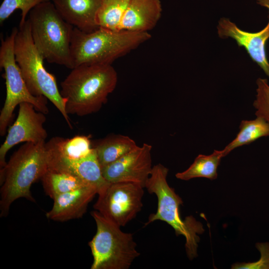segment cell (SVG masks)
<instances>
[{"mask_svg": "<svg viewBox=\"0 0 269 269\" xmlns=\"http://www.w3.org/2000/svg\"><path fill=\"white\" fill-rule=\"evenodd\" d=\"M50 0H3L0 6V24L2 25L16 9L21 10L19 26L25 22L30 11L37 4Z\"/></svg>", "mask_w": 269, "mask_h": 269, "instance_id": "cell-22", "label": "cell"}, {"mask_svg": "<svg viewBox=\"0 0 269 269\" xmlns=\"http://www.w3.org/2000/svg\"><path fill=\"white\" fill-rule=\"evenodd\" d=\"M143 188L134 182H110L98 193L93 207L108 220L125 226L141 210Z\"/></svg>", "mask_w": 269, "mask_h": 269, "instance_id": "cell-9", "label": "cell"}, {"mask_svg": "<svg viewBox=\"0 0 269 269\" xmlns=\"http://www.w3.org/2000/svg\"><path fill=\"white\" fill-rule=\"evenodd\" d=\"M239 128L236 137L222 150L224 156L238 147L250 144L261 137L269 136V124L260 117L242 121Z\"/></svg>", "mask_w": 269, "mask_h": 269, "instance_id": "cell-20", "label": "cell"}, {"mask_svg": "<svg viewBox=\"0 0 269 269\" xmlns=\"http://www.w3.org/2000/svg\"><path fill=\"white\" fill-rule=\"evenodd\" d=\"M162 11L161 0H130L120 30L148 32L158 23Z\"/></svg>", "mask_w": 269, "mask_h": 269, "instance_id": "cell-16", "label": "cell"}, {"mask_svg": "<svg viewBox=\"0 0 269 269\" xmlns=\"http://www.w3.org/2000/svg\"><path fill=\"white\" fill-rule=\"evenodd\" d=\"M98 190L85 186L55 196L52 209L46 216L50 220L64 222L81 218Z\"/></svg>", "mask_w": 269, "mask_h": 269, "instance_id": "cell-14", "label": "cell"}, {"mask_svg": "<svg viewBox=\"0 0 269 269\" xmlns=\"http://www.w3.org/2000/svg\"><path fill=\"white\" fill-rule=\"evenodd\" d=\"M48 156L49 168L67 172L79 177L88 185L96 188L98 193L110 183L103 175L94 147L88 154L78 159Z\"/></svg>", "mask_w": 269, "mask_h": 269, "instance_id": "cell-13", "label": "cell"}, {"mask_svg": "<svg viewBox=\"0 0 269 269\" xmlns=\"http://www.w3.org/2000/svg\"><path fill=\"white\" fill-rule=\"evenodd\" d=\"M256 247L261 257L259 260L252 263H236L232 266L234 269H269V243H258Z\"/></svg>", "mask_w": 269, "mask_h": 269, "instance_id": "cell-24", "label": "cell"}, {"mask_svg": "<svg viewBox=\"0 0 269 269\" xmlns=\"http://www.w3.org/2000/svg\"><path fill=\"white\" fill-rule=\"evenodd\" d=\"M151 37L149 32L103 27L86 32L74 27L70 45L72 69L82 64L112 65Z\"/></svg>", "mask_w": 269, "mask_h": 269, "instance_id": "cell-2", "label": "cell"}, {"mask_svg": "<svg viewBox=\"0 0 269 269\" xmlns=\"http://www.w3.org/2000/svg\"><path fill=\"white\" fill-rule=\"evenodd\" d=\"M102 0H51L69 23L79 30L91 32L100 27L97 15Z\"/></svg>", "mask_w": 269, "mask_h": 269, "instance_id": "cell-15", "label": "cell"}, {"mask_svg": "<svg viewBox=\"0 0 269 269\" xmlns=\"http://www.w3.org/2000/svg\"><path fill=\"white\" fill-rule=\"evenodd\" d=\"M257 1L260 5L267 7L269 11V0H257Z\"/></svg>", "mask_w": 269, "mask_h": 269, "instance_id": "cell-25", "label": "cell"}, {"mask_svg": "<svg viewBox=\"0 0 269 269\" xmlns=\"http://www.w3.org/2000/svg\"><path fill=\"white\" fill-rule=\"evenodd\" d=\"M44 113L37 111L31 104H19L17 118L9 127L6 137L0 147V168L5 166V156L14 145L21 142H46L47 133L44 128L46 118Z\"/></svg>", "mask_w": 269, "mask_h": 269, "instance_id": "cell-10", "label": "cell"}, {"mask_svg": "<svg viewBox=\"0 0 269 269\" xmlns=\"http://www.w3.org/2000/svg\"><path fill=\"white\" fill-rule=\"evenodd\" d=\"M117 82V73L110 64H82L72 69L60 84L67 114L82 117L98 112Z\"/></svg>", "mask_w": 269, "mask_h": 269, "instance_id": "cell-1", "label": "cell"}, {"mask_svg": "<svg viewBox=\"0 0 269 269\" xmlns=\"http://www.w3.org/2000/svg\"><path fill=\"white\" fill-rule=\"evenodd\" d=\"M152 146L144 143L112 163L102 168L104 177L109 182H130L145 188L152 167Z\"/></svg>", "mask_w": 269, "mask_h": 269, "instance_id": "cell-11", "label": "cell"}, {"mask_svg": "<svg viewBox=\"0 0 269 269\" xmlns=\"http://www.w3.org/2000/svg\"><path fill=\"white\" fill-rule=\"evenodd\" d=\"M224 156L222 150H215L213 153L208 155L199 154L188 169L176 173L175 176L183 180H189L197 177L216 179L218 166Z\"/></svg>", "mask_w": 269, "mask_h": 269, "instance_id": "cell-19", "label": "cell"}, {"mask_svg": "<svg viewBox=\"0 0 269 269\" xmlns=\"http://www.w3.org/2000/svg\"><path fill=\"white\" fill-rule=\"evenodd\" d=\"M137 145L130 137L121 134L109 135L94 147L101 168L115 162Z\"/></svg>", "mask_w": 269, "mask_h": 269, "instance_id": "cell-17", "label": "cell"}, {"mask_svg": "<svg viewBox=\"0 0 269 269\" xmlns=\"http://www.w3.org/2000/svg\"><path fill=\"white\" fill-rule=\"evenodd\" d=\"M18 29L13 28L10 35L1 38L0 47V67L4 70L5 80L6 98L0 114V135L3 136L11 122L16 107L26 102L32 104L35 109L47 114L48 99L43 96H35L29 91L16 61L14 45Z\"/></svg>", "mask_w": 269, "mask_h": 269, "instance_id": "cell-8", "label": "cell"}, {"mask_svg": "<svg viewBox=\"0 0 269 269\" xmlns=\"http://www.w3.org/2000/svg\"><path fill=\"white\" fill-rule=\"evenodd\" d=\"M27 19L33 42L44 60L71 69L70 45L74 27L62 17L51 0L34 7Z\"/></svg>", "mask_w": 269, "mask_h": 269, "instance_id": "cell-4", "label": "cell"}, {"mask_svg": "<svg viewBox=\"0 0 269 269\" xmlns=\"http://www.w3.org/2000/svg\"><path fill=\"white\" fill-rule=\"evenodd\" d=\"M257 95L254 107L257 117L265 120L269 124V85L268 80L259 78L257 80Z\"/></svg>", "mask_w": 269, "mask_h": 269, "instance_id": "cell-23", "label": "cell"}, {"mask_svg": "<svg viewBox=\"0 0 269 269\" xmlns=\"http://www.w3.org/2000/svg\"><path fill=\"white\" fill-rule=\"evenodd\" d=\"M130 0H102L97 15L100 27L120 30L122 18Z\"/></svg>", "mask_w": 269, "mask_h": 269, "instance_id": "cell-21", "label": "cell"}, {"mask_svg": "<svg viewBox=\"0 0 269 269\" xmlns=\"http://www.w3.org/2000/svg\"><path fill=\"white\" fill-rule=\"evenodd\" d=\"M46 142H25L0 170V216H6L13 202L24 198L34 202L30 188L49 167Z\"/></svg>", "mask_w": 269, "mask_h": 269, "instance_id": "cell-3", "label": "cell"}, {"mask_svg": "<svg viewBox=\"0 0 269 269\" xmlns=\"http://www.w3.org/2000/svg\"><path fill=\"white\" fill-rule=\"evenodd\" d=\"M269 21L266 27L257 32H249L240 29L227 18H221L217 26L218 34L221 38L231 37L239 46L244 47L251 59L257 63L269 78V62L265 46L269 39Z\"/></svg>", "mask_w": 269, "mask_h": 269, "instance_id": "cell-12", "label": "cell"}, {"mask_svg": "<svg viewBox=\"0 0 269 269\" xmlns=\"http://www.w3.org/2000/svg\"><path fill=\"white\" fill-rule=\"evenodd\" d=\"M40 179L45 193L52 199L58 195L90 186L70 173L49 167Z\"/></svg>", "mask_w": 269, "mask_h": 269, "instance_id": "cell-18", "label": "cell"}, {"mask_svg": "<svg viewBox=\"0 0 269 269\" xmlns=\"http://www.w3.org/2000/svg\"><path fill=\"white\" fill-rule=\"evenodd\" d=\"M14 50L16 61L30 92L35 96H43L50 101L72 128L65 109L66 100L59 91L55 77L44 66V59L33 42L27 19L23 25L19 26Z\"/></svg>", "mask_w": 269, "mask_h": 269, "instance_id": "cell-6", "label": "cell"}, {"mask_svg": "<svg viewBox=\"0 0 269 269\" xmlns=\"http://www.w3.org/2000/svg\"><path fill=\"white\" fill-rule=\"evenodd\" d=\"M97 226L96 233L89 243L93 257L91 269H128L139 255L131 233L98 211L91 213Z\"/></svg>", "mask_w": 269, "mask_h": 269, "instance_id": "cell-7", "label": "cell"}, {"mask_svg": "<svg viewBox=\"0 0 269 269\" xmlns=\"http://www.w3.org/2000/svg\"><path fill=\"white\" fill-rule=\"evenodd\" d=\"M168 169L160 163L153 166L145 185L149 193L156 195L158 206L156 213L149 215L147 225L156 220L165 222L174 230L177 236H183L186 239L187 255L192 260L197 255L198 234L204 232L202 224L192 216L183 220L179 214V206L183 204L182 199L170 187L167 181Z\"/></svg>", "mask_w": 269, "mask_h": 269, "instance_id": "cell-5", "label": "cell"}]
</instances>
